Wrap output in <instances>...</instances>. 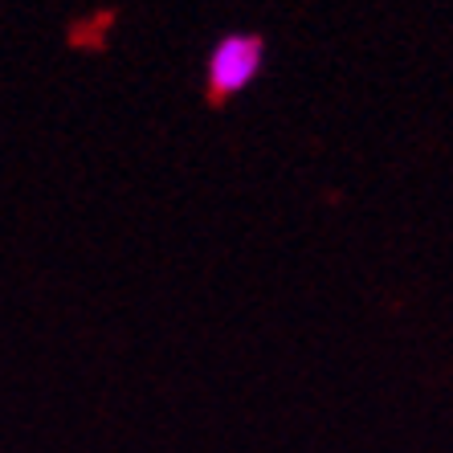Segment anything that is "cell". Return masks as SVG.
I'll return each mask as SVG.
<instances>
[{
    "label": "cell",
    "mask_w": 453,
    "mask_h": 453,
    "mask_svg": "<svg viewBox=\"0 0 453 453\" xmlns=\"http://www.w3.org/2000/svg\"><path fill=\"white\" fill-rule=\"evenodd\" d=\"M265 65V37L253 29L221 33L204 53V98L212 106L245 95Z\"/></svg>",
    "instance_id": "obj_1"
}]
</instances>
